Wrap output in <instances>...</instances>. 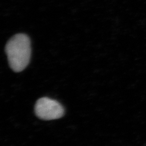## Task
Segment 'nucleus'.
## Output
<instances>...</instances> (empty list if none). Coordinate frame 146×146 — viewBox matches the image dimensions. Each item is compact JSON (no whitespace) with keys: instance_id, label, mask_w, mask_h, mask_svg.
<instances>
[{"instance_id":"obj_1","label":"nucleus","mask_w":146,"mask_h":146,"mask_svg":"<svg viewBox=\"0 0 146 146\" xmlns=\"http://www.w3.org/2000/svg\"><path fill=\"white\" fill-rule=\"evenodd\" d=\"M9 64L15 72L26 68L31 56L30 40L25 34H19L13 37L5 47Z\"/></svg>"},{"instance_id":"obj_2","label":"nucleus","mask_w":146,"mask_h":146,"mask_svg":"<svg viewBox=\"0 0 146 146\" xmlns=\"http://www.w3.org/2000/svg\"><path fill=\"white\" fill-rule=\"evenodd\" d=\"M35 112L38 117L44 120H52L62 117L64 110L57 101L42 98L37 101Z\"/></svg>"}]
</instances>
